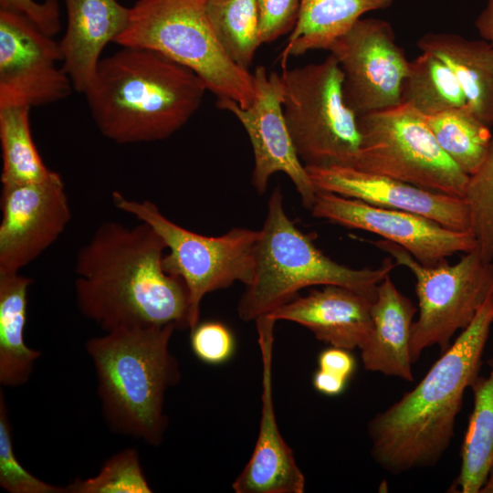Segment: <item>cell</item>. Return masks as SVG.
<instances>
[{
	"label": "cell",
	"instance_id": "6da1fadb",
	"mask_svg": "<svg viewBox=\"0 0 493 493\" xmlns=\"http://www.w3.org/2000/svg\"><path fill=\"white\" fill-rule=\"evenodd\" d=\"M166 245L147 223L100 224L75 261L78 309L105 332L119 328L175 324L188 329V293L168 274Z\"/></svg>",
	"mask_w": 493,
	"mask_h": 493
},
{
	"label": "cell",
	"instance_id": "9a60e30c",
	"mask_svg": "<svg viewBox=\"0 0 493 493\" xmlns=\"http://www.w3.org/2000/svg\"><path fill=\"white\" fill-rule=\"evenodd\" d=\"M0 274L18 273L64 232L71 211L62 178L5 185L1 192Z\"/></svg>",
	"mask_w": 493,
	"mask_h": 493
},
{
	"label": "cell",
	"instance_id": "603a6c76",
	"mask_svg": "<svg viewBox=\"0 0 493 493\" xmlns=\"http://www.w3.org/2000/svg\"><path fill=\"white\" fill-rule=\"evenodd\" d=\"M32 282L19 272L0 274V383L5 387L25 384L41 356L26 345L24 334Z\"/></svg>",
	"mask_w": 493,
	"mask_h": 493
},
{
	"label": "cell",
	"instance_id": "484cf974",
	"mask_svg": "<svg viewBox=\"0 0 493 493\" xmlns=\"http://www.w3.org/2000/svg\"><path fill=\"white\" fill-rule=\"evenodd\" d=\"M424 117L446 154L465 173L474 174L488 154L492 138L490 127L467 104Z\"/></svg>",
	"mask_w": 493,
	"mask_h": 493
},
{
	"label": "cell",
	"instance_id": "1f68e13d",
	"mask_svg": "<svg viewBox=\"0 0 493 493\" xmlns=\"http://www.w3.org/2000/svg\"><path fill=\"white\" fill-rule=\"evenodd\" d=\"M191 347L194 355L208 364L226 362L235 351V338L219 321L197 323L191 330Z\"/></svg>",
	"mask_w": 493,
	"mask_h": 493
},
{
	"label": "cell",
	"instance_id": "8d00e7d4",
	"mask_svg": "<svg viewBox=\"0 0 493 493\" xmlns=\"http://www.w3.org/2000/svg\"><path fill=\"white\" fill-rule=\"evenodd\" d=\"M480 37L493 47V0H487L486 5L475 21Z\"/></svg>",
	"mask_w": 493,
	"mask_h": 493
},
{
	"label": "cell",
	"instance_id": "30bf717a",
	"mask_svg": "<svg viewBox=\"0 0 493 493\" xmlns=\"http://www.w3.org/2000/svg\"><path fill=\"white\" fill-rule=\"evenodd\" d=\"M374 245L391 255L396 265L407 267L415 278L418 318L413 323L410 354L413 363L429 347L446 351L455 333L466 329L488 299L493 287V264L477 249L456 264L446 259L425 266L404 247L385 239Z\"/></svg>",
	"mask_w": 493,
	"mask_h": 493
},
{
	"label": "cell",
	"instance_id": "cb8c5ba5",
	"mask_svg": "<svg viewBox=\"0 0 493 493\" xmlns=\"http://www.w3.org/2000/svg\"><path fill=\"white\" fill-rule=\"evenodd\" d=\"M489 372L471 383L474 405L461 446V467L452 489L479 493L493 469V357Z\"/></svg>",
	"mask_w": 493,
	"mask_h": 493
},
{
	"label": "cell",
	"instance_id": "7c38bea8",
	"mask_svg": "<svg viewBox=\"0 0 493 493\" xmlns=\"http://www.w3.org/2000/svg\"><path fill=\"white\" fill-rule=\"evenodd\" d=\"M254 98L243 108L230 99L216 100V107L232 113L243 125L254 153L251 184L263 194L270 177L283 173L292 181L303 205L312 207L317 190L300 161L290 137L283 111L281 75L267 73L263 66L252 73Z\"/></svg>",
	"mask_w": 493,
	"mask_h": 493
},
{
	"label": "cell",
	"instance_id": "ac0fdd59",
	"mask_svg": "<svg viewBox=\"0 0 493 493\" xmlns=\"http://www.w3.org/2000/svg\"><path fill=\"white\" fill-rule=\"evenodd\" d=\"M372 300L350 288L327 285L295 297L268 315L309 330L320 341L349 351L360 349L372 326Z\"/></svg>",
	"mask_w": 493,
	"mask_h": 493
},
{
	"label": "cell",
	"instance_id": "4dcf8cb0",
	"mask_svg": "<svg viewBox=\"0 0 493 493\" xmlns=\"http://www.w3.org/2000/svg\"><path fill=\"white\" fill-rule=\"evenodd\" d=\"M0 486L9 493H68L29 473L15 455L12 426L3 391H0Z\"/></svg>",
	"mask_w": 493,
	"mask_h": 493
},
{
	"label": "cell",
	"instance_id": "d6a6232c",
	"mask_svg": "<svg viewBox=\"0 0 493 493\" xmlns=\"http://www.w3.org/2000/svg\"><path fill=\"white\" fill-rule=\"evenodd\" d=\"M300 4L301 0H257L261 45L271 43L293 30Z\"/></svg>",
	"mask_w": 493,
	"mask_h": 493
},
{
	"label": "cell",
	"instance_id": "3957f363",
	"mask_svg": "<svg viewBox=\"0 0 493 493\" xmlns=\"http://www.w3.org/2000/svg\"><path fill=\"white\" fill-rule=\"evenodd\" d=\"M121 47L100 59L84 92L97 128L119 144L172 136L199 109L207 90L205 82L158 52Z\"/></svg>",
	"mask_w": 493,
	"mask_h": 493
},
{
	"label": "cell",
	"instance_id": "d6986e66",
	"mask_svg": "<svg viewBox=\"0 0 493 493\" xmlns=\"http://www.w3.org/2000/svg\"><path fill=\"white\" fill-rule=\"evenodd\" d=\"M67 26L58 43L62 68L74 89L89 87L110 42H115L129 22L130 8L117 0H65Z\"/></svg>",
	"mask_w": 493,
	"mask_h": 493
},
{
	"label": "cell",
	"instance_id": "7402d4cb",
	"mask_svg": "<svg viewBox=\"0 0 493 493\" xmlns=\"http://www.w3.org/2000/svg\"><path fill=\"white\" fill-rule=\"evenodd\" d=\"M393 0H301L297 23L279 55L286 68L287 61L310 50H329L331 45L362 16L385 9Z\"/></svg>",
	"mask_w": 493,
	"mask_h": 493
},
{
	"label": "cell",
	"instance_id": "4fadbf2b",
	"mask_svg": "<svg viewBox=\"0 0 493 493\" xmlns=\"http://www.w3.org/2000/svg\"><path fill=\"white\" fill-rule=\"evenodd\" d=\"M58 43L26 16L0 10V109L37 107L66 99L73 85Z\"/></svg>",
	"mask_w": 493,
	"mask_h": 493
},
{
	"label": "cell",
	"instance_id": "836d02e7",
	"mask_svg": "<svg viewBox=\"0 0 493 493\" xmlns=\"http://www.w3.org/2000/svg\"><path fill=\"white\" fill-rule=\"evenodd\" d=\"M0 10L22 15L34 23L43 33L53 37L60 30L58 0H0Z\"/></svg>",
	"mask_w": 493,
	"mask_h": 493
},
{
	"label": "cell",
	"instance_id": "e575fe53",
	"mask_svg": "<svg viewBox=\"0 0 493 493\" xmlns=\"http://www.w3.org/2000/svg\"><path fill=\"white\" fill-rule=\"evenodd\" d=\"M319 369L349 381L353 374L356 362L349 350L333 347L321 351L318 359Z\"/></svg>",
	"mask_w": 493,
	"mask_h": 493
},
{
	"label": "cell",
	"instance_id": "8fae6325",
	"mask_svg": "<svg viewBox=\"0 0 493 493\" xmlns=\"http://www.w3.org/2000/svg\"><path fill=\"white\" fill-rule=\"evenodd\" d=\"M329 51L343 74L345 101L358 116L401 104L409 61L389 22L361 18Z\"/></svg>",
	"mask_w": 493,
	"mask_h": 493
},
{
	"label": "cell",
	"instance_id": "ba28073f",
	"mask_svg": "<svg viewBox=\"0 0 493 493\" xmlns=\"http://www.w3.org/2000/svg\"><path fill=\"white\" fill-rule=\"evenodd\" d=\"M120 210L150 225L168 249L164 270L181 278L188 293V329L198 322L200 306L210 292L240 281L249 285L255 274V255L259 230L236 227L219 236H206L185 229L168 219L151 201L126 198L112 193Z\"/></svg>",
	"mask_w": 493,
	"mask_h": 493
},
{
	"label": "cell",
	"instance_id": "d590c367",
	"mask_svg": "<svg viewBox=\"0 0 493 493\" xmlns=\"http://www.w3.org/2000/svg\"><path fill=\"white\" fill-rule=\"evenodd\" d=\"M347 380L333 373L319 369L313 376V386L320 393L330 396L341 394L347 384Z\"/></svg>",
	"mask_w": 493,
	"mask_h": 493
},
{
	"label": "cell",
	"instance_id": "83f0119b",
	"mask_svg": "<svg viewBox=\"0 0 493 493\" xmlns=\"http://www.w3.org/2000/svg\"><path fill=\"white\" fill-rule=\"evenodd\" d=\"M206 13L226 55L248 70L261 46L257 0H206Z\"/></svg>",
	"mask_w": 493,
	"mask_h": 493
},
{
	"label": "cell",
	"instance_id": "e0dca14e",
	"mask_svg": "<svg viewBox=\"0 0 493 493\" xmlns=\"http://www.w3.org/2000/svg\"><path fill=\"white\" fill-rule=\"evenodd\" d=\"M261 353V416L252 456L235 479L236 493H303L305 477L277 423L272 391V358L276 320L268 314L256 320Z\"/></svg>",
	"mask_w": 493,
	"mask_h": 493
},
{
	"label": "cell",
	"instance_id": "2e32d148",
	"mask_svg": "<svg viewBox=\"0 0 493 493\" xmlns=\"http://www.w3.org/2000/svg\"><path fill=\"white\" fill-rule=\"evenodd\" d=\"M305 167L317 191L418 214L447 228L470 231L468 208L463 197L433 192L351 166Z\"/></svg>",
	"mask_w": 493,
	"mask_h": 493
},
{
	"label": "cell",
	"instance_id": "9c48e42d",
	"mask_svg": "<svg viewBox=\"0 0 493 493\" xmlns=\"http://www.w3.org/2000/svg\"><path fill=\"white\" fill-rule=\"evenodd\" d=\"M358 123L361 147L353 167L464 198L469 175L441 149L422 114L401 103L360 115Z\"/></svg>",
	"mask_w": 493,
	"mask_h": 493
},
{
	"label": "cell",
	"instance_id": "d4e9b609",
	"mask_svg": "<svg viewBox=\"0 0 493 493\" xmlns=\"http://www.w3.org/2000/svg\"><path fill=\"white\" fill-rule=\"evenodd\" d=\"M401 103L423 116H432L462 107L467 100L449 67L435 55L422 52L409 61Z\"/></svg>",
	"mask_w": 493,
	"mask_h": 493
},
{
	"label": "cell",
	"instance_id": "277c9868",
	"mask_svg": "<svg viewBox=\"0 0 493 493\" xmlns=\"http://www.w3.org/2000/svg\"><path fill=\"white\" fill-rule=\"evenodd\" d=\"M175 324L119 328L87 341L97 393L110 429L153 446L168 426L166 392L181 379L169 344Z\"/></svg>",
	"mask_w": 493,
	"mask_h": 493
},
{
	"label": "cell",
	"instance_id": "8992f818",
	"mask_svg": "<svg viewBox=\"0 0 493 493\" xmlns=\"http://www.w3.org/2000/svg\"><path fill=\"white\" fill-rule=\"evenodd\" d=\"M115 43L158 52L190 68L217 100L243 108L254 98L252 74L234 63L218 42L206 0H139Z\"/></svg>",
	"mask_w": 493,
	"mask_h": 493
},
{
	"label": "cell",
	"instance_id": "5b68a950",
	"mask_svg": "<svg viewBox=\"0 0 493 493\" xmlns=\"http://www.w3.org/2000/svg\"><path fill=\"white\" fill-rule=\"evenodd\" d=\"M284 196L276 187L256 247L255 274L246 286L237 313L244 321L256 320L293 299L304 288L335 285L374 300L380 282L396 263L387 257L376 268H351L320 250L311 235L300 231L286 214Z\"/></svg>",
	"mask_w": 493,
	"mask_h": 493
},
{
	"label": "cell",
	"instance_id": "52a82bcc",
	"mask_svg": "<svg viewBox=\"0 0 493 493\" xmlns=\"http://www.w3.org/2000/svg\"><path fill=\"white\" fill-rule=\"evenodd\" d=\"M283 111L305 166H354L361 147L358 115L347 105L343 74L330 54L323 61L283 68Z\"/></svg>",
	"mask_w": 493,
	"mask_h": 493
},
{
	"label": "cell",
	"instance_id": "4316f807",
	"mask_svg": "<svg viewBox=\"0 0 493 493\" xmlns=\"http://www.w3.org/2000/svg\"><path fill=\"white\" fill-rule=\"evenodd\" d=\"M28 107L0 109L2 186L41 182L55 172L46 166L33 141Z\"/></svg>",
	"mask_w": 493,
	"mask_h": 493
},
{
	"label": "cell",
	"instance_id": "f1b7e54d",
	"mask_svg": "<svg viewBox=\"0 0 493 493\" xmlns=\"http://www.w3.org/2000/svg\"><path fill=\"white\" fill-rule=\"evenodd\" d=\"M464 199L467 205L470 232L481 258L493 261V132L488 154L478 170L469 176Z\"/></svg>",
	"mask_w": 493,
	"mask_h": 493
},
{
	"label": "cell",
	"instance_id": "7a4b0ae2",
	"mask_svg": "<svg viewBox=\"0 0 493 493\" xmlns=\"http://www.w3.org/2000/svg\"><path fill=\"white\" fill-rule=\"evenodd\" d=\"M493 324L491 294L425 377L368 425L372 456L397 475L435 466L454 437L466 389L478 376Z\"/></svg>",
	"mask_w": 493,
	"mask_h": 493
},
{
	"label": "cell",
	"instance_id": "5bb4252c",
	"mask_svg": "<svg viewBox=\"0 0 493 493\" xmlns=\"http://www.w3.org/2000/svg\"><path fill=\"white\" fill-rule=\"evenodd\" d=\"M311 214L341 226L367 231L389 240L425 266L477 248L470 231H457L418 214L375 206L333 193L317 191Z\"/></svg>",
	"mask_w": 493,
	"mask_h": 493
},
{
	"label": "cell",
	"instance_id": "44dd1931",
	"mask_svg": "<svg viewBox=\"0 0 493 493\" xmlns=\"http://www.w3.org/2000/svg\"><path fill=\"white\" fill-rule=\"evenodd\" d=\"M446 63L455 74L467 106L487 125H493V47L486 40L468 39L455 33L428 32L417 41Z\"/></svg>",
	"mask_w": 493,
	"mask_h": 493
},
{
	"label": "cell",
	"instance_id": "74e56055",
	"mask_svg": "<svg viewBox=\"0 0 493 493\" xmlns=\"http://www.w3.org/2000/svg\"><path fill=\"white\" fill-rule=\"evenodd\" d=\"M479 493H493V469Z\"/></svg>",
	"mask_w": 493,
	"mask_h": 493
},
{
	"label": "cell",
	"instance_id": "ffe728a7",
	"mask_svg": "<svg viewBox=\"0 0 493 493\" xmlns=\"http://www.w3.org/2000/svg\"><path fill=\"white\" fill-rule=\"evenodd\" d=\"M417 309L401 293L390 274L378 285L372 304V326L360 348L363 367L370 372L414 380L410 340Z\"/></svg>",
	"mask_w": 493,
	"mask_h": 493
},
{
	"label": "cell",
	"instance_id": "f35d334b",
	"mask_svg": "<svg viewBox=\"0 0 493 493\" xmlns=\"http://www.w3.org/2000/svg\"><path fill=\"white\" fill-rule=\"evenodd\" d=\"M491 297L493 299V287H492V291H491Z\"/></svg>",
	"mask_w": 493,
	"mask_h": 493
},
{
	"label": "cell",
	"instance_id": "f546056e",
	"mask_svg": "<svg viewBox=\"0 0 493 493\" xmlns=\"http://www.w3.org/2000/svg\"><path fill=\"white\" fill-rule=\"evenodd\" d=\"M68 493H151L152 492L134 448H126L110 457L99 473L91 477L77 478Z\"/></svg>",
	"mask_w": 493,
	"mask_h": 493
}]
</instances>
